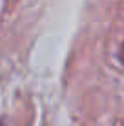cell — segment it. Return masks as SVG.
I'll list each match as a JSON object with an SVG mask.
<instances>
[{"label":"cell","mask_w":124,"mask_h":126,"mask_svg":"<svg viewBox=\"0 0 124 126\" xmlns=\"http://www.w3.org/2000/svg\"><path fill=\"white\" fill-rule=\"evenodd\" d=\"M121 60H122V62H124V46L121 47Z\"/></svg>","instance_id":"1"},{"label":"cell","mask_w":124,"mask_h":126,"mask_svg":"<svg viewBox=\"0 0 124 126\" xmlns=\"http://www.w3.org/2000/svg\"><path fill=\"white\" fill-rule=\"evenodd\" d=\"M0 126H4V124H2V123H0Z\"/></svg>","instance_id":"2"}]
</instances>
